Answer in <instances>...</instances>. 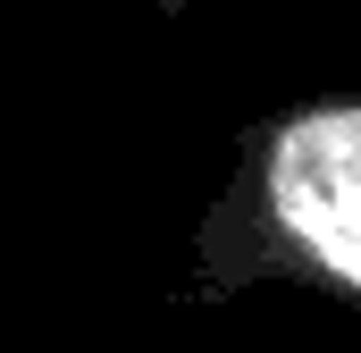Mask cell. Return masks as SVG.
I'll list each match as a JSON object with an SVG mask.
<instances>
[{
  "mask_svg": "<svg viewBox=\"0 0 361 353\" xmlns=\"http://www.w3.org/2000/svg\"><path fill=\"white\" fill-rule=\"evenodd\" d=\"M277 210L294 236L361 286V109L302 118L277 143Z\"/></svg>",
  "mask_w": 361,
  "mask_h": 353,
  "instance_id": "6da1fadb",
  "label": "cell"
}]
</instances>
